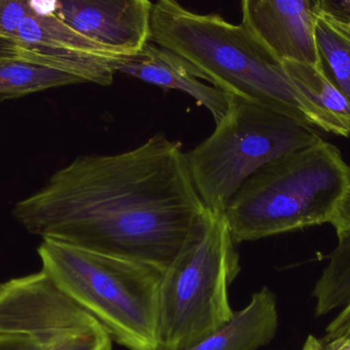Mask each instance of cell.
I'll use <instances>...</instances> for the list:
<instances>
[{
    "label": "cell",
    "instance_id": "obj_1",
    "mask_svg": "<svg viewBox=\"0 0 350 350\" xmlns=\"http://www.w3.org/2000/svg\"><path fill=\"white\" fill-rule=\"evenodd\" d=\"M207 211L179 142L81 156L16 204L31 234L165 271Z\"/></svg>",
    "mask_w": 350,
    "mask_h": 350
},
{
    "label": "cell",
    "instance_id": "obj_2",
    "mask_svg": "<svg viewBox=\"0 0 350 350\" xmlns=\"http://www.w3.org/2000/svg\"><path fill=\"white\" fill-rule=\"evenodd\" d=\"M151 40L197 68L206 81L230 96L250 100L339 137L349 133L306 98L283 63L244 25L201 14L178 0H156Z\"/></svg>",
    "mask_w": 350,
    "mask_h": 350
},
{
    "label": "cell",
    "instance_id": "obj_3",
    "mask_svg": "<svg viewBox=\"0 0 350 350\" xmlns=\"http://www.w3.org/2000/svg\"><path fill=\"white\" fill-rule=\"evenodd\" d=\"M42 271L113 341L129 350H163L159 293L163 269L51 239L38 248Z\"/></svg>",
    "mask_w": 350,
    "mask_h": 350
},
{
    "label": "cell",
    "instance_id": "obj_4",
    "mask_svg": "<svg viewBox=\"0 0 350 350\" xmlns=\"http://www.w3.org/2000/svg\"><path fill=\"white\" fill-rule=\"evenodd\" d=\"M350 185L338 148L320 139L283 156L250 177L224 211L232 240L252 242L321 226Z\"/></svg>",
    "mask_w": 350,
    "mask_h": 350
},
{
    "label": "cell",
    "instance_id": "obj_5",
    "mask_svg": "<svg viewBox=\"0 0 350 350\" xmlns=\"http://www.w3.org/2000/svg\"><path fill=\"white\" fill-rule=\"evenodd\" d=\"M234 244L224 213L207 208L162 277V349H191L234 318L228 288L241 271Z\"/></svg>",
    "mask_w": 350,
    "mask_h": 350
},
{
    "label": "cell",
    "instance_id": "obj_6",
    "mask_svg": "<svg viewBox=\"0 0 350 350\" xmlns=\"http://www.w3.org/2000/svg\"><path fill=\"white\" fill-rule=\"evenodd\" d=\"M213 133L185 153L193 185L208 209L224 213L237 191L261 168L322 139L316 127L232 96Z\"/></svg>",
    "mask_w": 350,
    "mask_h": 350
},
{
    "label": "cell",
    "instance_id": "obj_7",
    "mask_svg": "<svg viewBox=\"0 0 350 350\" xmlns=\"http://www.w3.org/2000/svg\"><path fill=\"white\" fill-rule=\"evenodd\" d=\"M0 57H14L61 70L85 83L111 85L121 55L92 42L57 14L27 10L14 37L0 39Z\"/></svg>",
    "mask_w": 350,
    "mask_h": 350
},
{
    "label": "cell",
    "instance_id": "obj_8",
    "mask_svg": "<svg viewBox=\"0 0 350 350\" xmlns=\"http://www.w3.org/2000/svg\"><path fill=\"white\" fill-rule=\"evenodd\" d=\"M105 329L41 271L0 284V335L46 345L65 335Z\"/></svg>",
    "mask_w": 350,
    "mask_h": 350
},
{
    "label": "cell",
    "instance_id": "obj_9",
    "mask_svg": "<svg viewBox=\"0 0 350 350\" xmlns=\"http://www.w3.org/2000/svg\"><path fill=\"white\" fill-rule=\"evenodd\" d=\"M150 0H57V16L92 42L118 55L151 40Z\"/></svg>",
    "mask_w": 350,
    "mask_h": 350
},
{
    "label": "cell",
    "instance_id": "obj_10",
    "mask_svg": "<svg viewBox=\"0 0 350 350\" xmlns=\"http://www.w3.org/2000/svg\"><path fill=\"white\" fill-rule=\"evenodd\" d=\"M243 23L281 62L322 63L308 0H242Z\"/></svg>",
    "mask_w": 350,
    "mask_h": 350
},
{
    "label": "cell",
    "instance_id": "obj_11",
    "mask_svg": "<svg viewBox=\"0 0 350 350\" xmlns=\"http://www.w3.org/2000/svg\"><path fill=\"white\" fill-rule=\"evenodd\" d=\"M116 70L163 90L189 94L211 113L215 123L221 120L232 103V96L224 90L200 81L205 80L203 74L187 59L155 42L149 41L135 55H123Z\"/></svg>",
    "mask_w": 350,
    "mask_h": 350
},
{
    "label": "cell",
    "instance_id": "obj_12",
    "mask_svg": "<svg viewBox=\"0 0 350 350\" xmlns=\"http://www.w3.org/2000/svg\"><path fill=\"white\" fill-rule=\"evenodd\" d=\"M278 328L277 297L263 287L228 324L187 350H258L273 341Z\"/></svg>",
    "mask_w": 350,
    "mask_h": 350
},
{
    "label": "cell",
    "instance_id": "obj_13",
    "mask_svg": "<svg viewBox=\"0 0 350 350\" xmlns=\"http://www.w3.org/2000/svg\"><path fill=\"white\" fill-rule=\"evenodd\" d=\"M284 69L296 88L327 114L336 119L350 135V100L327 73L325 64L284 61Z\"/></svg>",
    "mask_w": 350,
    "mask_h": 350
},
{
    "label": "cell",
    "instance_id": "obj_14",
    "mask_svg": "<svg viewBox=\"0 0 350 350\" xmlns=\"http://www.w3.org/2000/svg\"><path fill=\"white\" fill-rule=\"evenodd\" d=\"M79 83L85 82L73 74L24 59L0 57V102Z\"/></svg>",
    "mask_w": 350,
    "mask_h": 350
},
{
    "label": "cell",
    "instance_id": "obj_15",
    "mask_svg": "<svg viewBox=\"0 0 350 350\" xmlns=\"http://www.w3.org/2000/svg\"><path fill=\"white\" fill-rule=\"evenodd\" d=\"M314 36L333 81L350 100V25L319 12L314 14Z\"/></svg>",
    "mask_w": 350,
    "mask_h": 350
},
{
    "label": "cell",
    "instance_id": "obj_16",
    "mask_svg": "<svg viewBox=\"0 0 350 350\" xmlns=\"http://www.w3.org/2000/svg\"><path fill=\"white\" fill-rule=\"evenodd\" d=\"M337 237L338 244L312 292L318 317L350 304V232H337Z\"/></svg>",
    "mask_w": 350,
    "mask_h": 350
},
{
    "label": "cell",
    "instance_id": "obj_17",
    "mask_svg": "<svg viewBox=\"0 0 350 350\" xmlns=\"http://www.w3.org/2000/svg\"><path fill=\"white\" fill-rule=\"evenodd\" d=\"M113 341L106 329L71 335L55 341L46 350H113Z\"/></svg>",
    "mask_w": 350,
    "mask_h": 350
},
{
    "label": "cell",
    "instance_id": "obj_18",
    "mask_svg": "<svg viewBox=\"0 0 350 350\" xmlns=\"http://www.w3.org/2000/svg\"><path fill=\"white\" fill-rule=\"evenodd\" d=\"M29 0H0V39L10 40L28 10Z\"/></svg>",
    "mask_w": 350,
    "mask_h": 350
},
{
    "label": "cell",
    "instance_id": "obj_19",
    "mask_svg": "<svg viewBox=\"0 0 350 350\" xmlns=\"http://www.w3.org/2000/svg\"><path fill=\"white\" fill-rule=\"evenodd\" d=\"M329 224H332L336 232H350V185L335 206Z\"/></svg>",
    "mask_w": 350,
    "mask_h": 350
},
{
    "label": "cell",
    "instance_id": "obj_20",
    "mask_svg": "<svg viewBox=\"0 0 350 350\" xmlns=\"http://www.w3.org/2000/svg\"><path fill=\"white\" fill-rule=\"evenodd\" d=\"M323 338L330 340L335 338L350 339V304L342 308L336 318L328 325Z\"/></svg>",
    "mask_w": 350,
    "mask_h": 350
},
{
    "label": "cell",
    "instance_id": "obj_21",
    "mask_svg": "<svg viewBox=\"0 0 350 350\" xmlns=\"http://www.w3.org/2000/svg\"><path fill=\"white\" fill-rule=\"evenodd\" d=\"M51 345H41L29 337L0 335V350H46Z\"/></svg>",
    "mask_w": 350,
    "mask_h": 350
},
{
    "label": "cell",
    "instance_id": "obj_22",
    "mask_svg": "<svg viewBox=\"0 0 350 350\" xmlns=\"http://www.w3.org/2000/svg\"><path fill=\"white\" fill-rule=\"evenodd\" d=\"M302 350H350V339L335 338L327 340L308 335Z\"/></svg>",
    "mask_w": 350,
    "mask_h": 350
},
{
    "label": "cell",
    "instance_id": "obj_23",
    "mask_svg": "<svg viewBox=\"0 0 350 350\" xmlns=\"http://www.w3.org/2000/svg\"><path fill=\"white\" fill-rule=\"evenodd\" d=\"M321 12L350 25V0H323V10Z\"/></svg>",
    "mask_w": 350,
    "mask_h": 350
},
{
    "label": "cell",
    "instance_id": "obj_24",
    "mask_svg": "<svg viewBox=\"0 0 350 350\" xmlns=\"http://www.w3.org/2000/svg\"><path fill=\"white\" fill-rule=\"evenodd\" d=\"M308 3H310V10L314 14L323 10V0H308Z\"/></svg>",
    "mask_w": 350,
    "mask_h": 350
}]
</instances>
